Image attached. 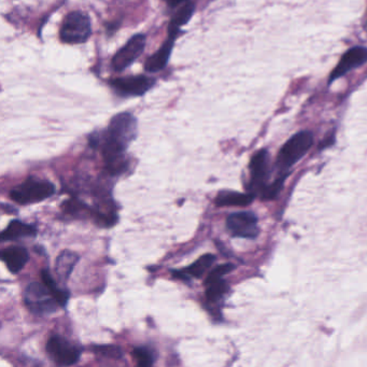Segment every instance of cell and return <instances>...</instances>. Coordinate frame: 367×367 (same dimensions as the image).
Here are the masks:
<instances>
[{
    "instance_id": "1",
    "label": "cell",
    "mask_w": 367,
    "mask_h": 367,
    "mask_svg": "<svg viewBox=\"0 0 367 367\" xmlns=\"http://www.w3.org/2000/svg\"><path fill=\"white\" fill-rule=\"evenodd\" d=\"M137 133V119L129 112L116 114L110 121L102 143L106 168L110 174L120 175L127 170L125 151L136 139Z\"/></svg>"
},
{
    "instance_id": "2",
    "label": "cell",
    "mask_w": 367,
    "mask_h": 367,
    "mask_svg": "<svg viewBox=\"0 0 367 367\" xmlns=\"http://www.w3.org/2000/svg\"><path fill=\"white\" fill-rule=\"evenodd\" d=\"M55 193V185L45 179L29 177L10 192V198L20 205L40 203Z\"/></svg>"
},
{
    "instance_id": "3",
    "label": "cell",
    "mask_w": 367,
    "mask_h": 367,
    "mask_svg": "<svg viewBox=\"0 0 367 367\" xmlns=\"http://www.w3.org/2000/svg\"><path fill=\"white\" fill-rule=\"evenodd\" d=\"M92 25L87 14L81 11L70 12L62 21L60 27V40L68 45L87 43L91 37Z\"/></svg>"
},
{
    "instance_id": "4",
    "label": "cell",
    "mask_w": 367,
    "mask_h": 367,
    "mask_svg": "<svg viewBox=\"0 0 367 367\" xmlns=\"http://www.w3.org/2000/svg\"><path fill=\"white\" fill-rule=\"evenodd\" d=\"M314 143V136L310 131H300L289 139L279 151L277 165L281 170H289L303 158Z\"/></svg>"
},
{
    "instance_id": "5",
    "label": "cell",
    "mask_w": 367,
    "mask_h": 367,
    "mask_svg": "<svg viewBox=\"0 0 367 367\" xmlns=\"http://www.w3.org/2000/svg\"><path fill=\"white\" fill-rule=\"evenodd\" d=\"M25 305L33 314H50L57 310L58 303L45 283H31L24 292Z\"/></svg>"
},
{
    "instance_id": "6",
    "label": "cell",
    "mask_w": 367,
    "mask_h": 367,
    "mask_svg": "<svg viewBox=\"0 0 367 367\" xmlns=\"http://www.w3.org/2000/svg\"><path fill=\"white\" fill-rule=\"evenodd\" d=\"M47 354L60 366L75 365L80 358V349L64 337L53 335L48 341Z\"/></svg>"
},
{
    "instance_id": "7",
    "label": "cell",
    "mask_w": 367,
    "mask_h": 367,
    "mask_svg": "<svg viewBox=\"0 0 367 367\" xmlns=\"http://www.w3.org/2000/svg\"><path fill=\"white\" fill-rule=\"evenodd\" d=\"M146 43L147 39L143 33H137L131 37L126 45L121 48L112 57L111 66L114 72H123L133 65V62L145 51Z\"/></svg>"
},
{
    "instance_id": "8",
    "label": "cell",
    "mask_w": 367,
    "mask_h": 367,
    "mask_svg": "<svg viewBox=\"0 0 367 367\" xmlns=\"http://www.w3.org/2000/svg\"><path fill=\"white\" fill-rule=\"evenodd\" d=\"M227 229L231 235L239 239H253L258 235V218L249 212L229 214L226 220Z\"/></svg>"
},
{
    "instance_id": "9",
    "label": "cell",
    "mask_w": 367,
    "mask_h": 367,
    "mask_svg": "<svg viewBox=\"0 0 367 367\" xmlns=\"http://www.w3.org/2000/svg\"><path fill=\"white\" fill-rule=\"evenodd\" d=\"M156 80L150 77L128 76L110 81L112 89L122 96H143L155 84Z\"/></svg>"
},
{
    "instance_id": "10",
    "label": "cell",
    "mask_w": 367,
    "mask_h": 367,
    "mask_svg": "<svg viewBox=\"0 0 367 367\" xmlns=\"http://www.w3.org/2000/svg\"><path fill=\"white\" fill-rule=\"evenodd\" d=\"M235 268L233 264H223L216 267L205 281L206 296L210 302H217L220 300L227 290L229 285L225 283L223 277L231 273Z\"/></svg>"
},
{
    "instance_id": "11",
    "label": "cell",
    "mask_w": 367,
    "mask_h": 367,
    "mask_svg": "<svg viewBox=\"0 0 367 367\" xmlns=\"http://www.w3.org/2000/svg\"><path fill=\"white\" fill-rule=\"evenodd\" d=\"M179 29L170 28L168 27V39L163 43L160 50L155 52L153 55L149 56L146 60L145 70L149 72H158L164 70L167 62L170 60L174 49L175 41L178 37Z\"/></svg>"
},
{
    "instance_id": "12",
    "label": "cell",
    "mask_w": 367,
    "mask_h": 367,
    "mask_svg": "<svg viewBox=\"0 0 367 367\" xmlns=\"http://www.w3.org/2000/svg\"><path fill=\"white\" fill-rule=\"evenodd\" d=\"M367 62V49L363 47L352 48L348 50L343 57L339 60V65L335 67V70L329 76V83L341 78L347 72H351L354 68L362 66Z\"/></svg>"
},
{
    "instance_id": "13",
    "label": "cell",
    "mask_w": 367,
    "mask_h": 367,
    "mask_svg": "<svg viewBox=\"0 0 367 367\" xmlns=\"http://www.w3.org/2000/svg\"><path fill=\"white\" fill-rule=\"evenodd\" d=\"M252 187L254 189L264 190L266 187L267 176H268V153L266 150H261L254 154L250 163Z\"/></svg>"
},
{
    "instance_id": "14",
    "label": "cell",
    "mask_w": 367,
    "mask_h": 367,
    "mask_svg": "<svg viewBox=\"0 0 367 367\" xmlns=\"http://www.w3.org/2000/svg\"><path fill=\"white\" fill-rule=\"evenodd\" d=\"M216 260V256H214V254H204L197 261H195L191 266L185 267L180 270H172V276L175 278L185 281L190 280L191 278H200L209 270Z\"/></svg>"
},
{
    "instance_id": "15",
    "label": "cell",
    "mask_w": 367,
    "mask_h": 367,
    "mask_svg": "<svg viewBox=\"0 0 367 367\" xmlns=\"http://www.w3.org/2000/svg\"><path fill=\"white\" fill-rule=\"evenodd\" d=\"M0 256L8 270L13 275L18 274L29 261V253L26 248L16 246L3 250Z\"/></svg>"
},
{
    "instance_id": "16",
    "label": "cell",
    "mask_w": 367,
    "mask_h": 367,
    "mask_svg": "<svg viewBox=\"0 0 367 367\" xmlns=\"http://www.w3.org/2000/svg\"><path fill=\"white\" fill-rule=\"evenodd\" d=\"M36 235L37 229L33 225L27 224L20 220H13L0 234V239L3 241H16L26 237H35Z\"/></svg>"
},
{
    "instance_id": "17",
    "label": "cell",
    "mask_w": 367,
    "mask_h": 367,
    "mask_svg": "<svg viewBox=\"0 0 367 367\" xmlns=\"http://www.w3.org/2000/svg\"><path fill=\"white\" fill-rule=\"evenodd\" d=\"M79 261V254L70 250H64L60 252L56 258L55 273L57 278L62 283H66L70 279L75 266Z\"/></svg>"
},
{
    "instance_id": "18",
    "label": "cell",
    "mask_w": 367,
    "mask_h": 367,
    "mask_svg": "<svg viewBox=\"0 0 367 367\" xmlns=\"http://www.w3.org/2000/svg\"><path fill=\"white\" fill-rule=\"evenodd\" d=\"M254 194H243L239 192L224 191L219 193L216 198L218 207H231V206H247L253 200Z\"/></svg>"
},
{
    "instance_id": "19",
    "label": "cell",
    "mask_w": 367,
    "mask_h": 367,
    "mask_svg": "<svg viewBox=\"0 0 367 367\" xmlns=\"http://www.w3.org/2000/svg\"><path fill=\"white\" fill-rule=\"evenodd\" d=\"M41 280L47 285L48 289L51 291V293L53 294L58 305L62 306V307L66 306L68 298H70V293L67 291H64V290H60V287H57L55 281H54V279L52 278L51 275H50L49 270H41Z\"/></svg>"
},
{
    "instance_id": "20",
    "label": "cell",
    "mask_w": 367,
    "mask_h": 367,
    "mask_svg": "<svg viewBox=\"0 0 367 367\" xmlns=\"http://www.w3.org/2000/svg\"><path fill=\"white\" fill-rule=\"evenodd\" d=\"M194 11H195V5L191 1H187L181 6L180 9L178 11L175 12L172 16V20H170V26L172 28L180 29L183 25L187 24L192 16H193Z\"/></svg>"
},
{
    "instance_id": "21",
    "label": "cell",
    "mask_w": 367,
    "mask_h": 367,
    "mask_svg": "<svg viewBox=\"0 0 367 367\" xmlns=\"http://www.w3.org/2000/svg\"><path fill=\"white\" fill-rule=\"evenodd\" d=\"M133 356L139 366L147 367L154 364L153 352L147 347L133 348Z\"/></svg>"
},
{
    "instance_id": "22",
    "label": "cell",
    "mask_w": 367,
    "mask_h": 367,
    "mask_svg": "<svg viewBox=\"0 0 367 367\" xmlns=\"http://www.w3.org/2000/svg\"><path fill=\"white\" fill-rule=\"evenodd\" d=\"M93 351L98 356L112 360H121L123 358L122 348L114 345L94 346Z\"/></svg>"
},
{
    "instance_id": "23",
    "label": "cell",
    "mask_w": 367,
    "mask_h": 367,
    "mask_svg": "<svg viewBox=\"0 0 367 367\" xmlns=\"http://www.w3.org/2000/svg\"><path fill=\"white\" fill-rule=\"evenodd\" d=\"M164 1L167 5L170 6V7L175 8L187 3V0H164Z\"/></svg>"
},
{
    "instance_id": "24",
    "label": "cell",
    "mask_w": 367,
    "mask_h": 367,
    "mask_svg": "<svg viewBox=\"0 0 367 367\" xmlns=\"http://www.w3.org/2000/svg\"><path fill=\"white\" fill-rule=\"evenodd\" d=\"M122 1H125V0H122Z\"/></svg>"
}]
</instances>
